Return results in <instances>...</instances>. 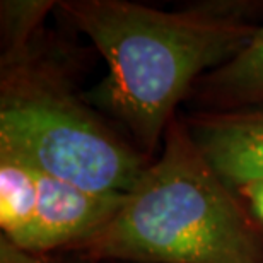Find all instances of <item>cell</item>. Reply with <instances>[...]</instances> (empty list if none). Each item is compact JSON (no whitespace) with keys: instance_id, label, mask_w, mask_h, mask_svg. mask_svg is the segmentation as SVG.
Here are the masks:
<instances>
[{"instance_id":"obj_8","label":"cell","mask_w":263,"mask_h":263,"mask_svg":"<svg viewBox=\"0 0 263 263\" xmlns=\"http://www.w3.org/2000/svg\"><path fill=\"white\" fill-rule=\"evenodd\" d=\"M55 2L45 0H7L0 4L2 24V64L21 60L33 51V40L45 15Z\"/></svg>"},{"instance_id":"obj_10","label":"cell","mask_w":263,"mask_h":263,"mask_svg":"<svg viewBox=\"0 0 263 263\" xmlns=\"http://www.w3.org/2000/svg\"><path fill=\"white\" fill-rule=\"evenodd\" d=\"M45 263H92L77 253H59L50 256Z\"/></svg>"},{"instance_id":"obj_7","label":"cell","mask_w":263,"mask_h":263,"mask_svg":"<svg viewBox=\"0 0 263 263\" xmlns=\"http://www.w3.org/2000/svg\"><path fill=\"white\" fill-rule=\"evenodd\" d=\"M38 207V170L0 149V228L2 238L29 253Z\"/></svg>"},{"instance_id":"obj_6","label":"cell","mask_w":263,"mask_h":263,"mask_svg":"<svg viewBox=\"0 0 263 263\" xmlns=\"http://www.w3.org/2000/svg\"><path fill=\"white\" fill-rule=\"evenodd\" d=\"M192 92L203 111L263 106V23L233 59L198 79Z\"/></svg>"},{"instance_id":"obj_9","label":"cell","mask_w":263,"mask_h":263,"mask_svg":"<svg viewBox=\"0 0 263 263\" xmlns=\"http://www.w3.org/2000/svg\"><path fill=\"white\" fill-rule=\"evenodd\" d=\"M238 195L250 203L253 215L263 222V180L253 181L238 190Z\"/></svg>"},{"instance_id":"obj_2","label":"cell","mask_w":263,"mask_h":263,"mask_svg":"<svg viewBox=\"0 0 263 263\" xmlns=\"http://www.w3.org/2000/svg\"><path fill=\"white\" fill-rule=\"evenodd\" d=\"M92 263H263V239L239 195L202 156L185 120L108 224L73 251Z\"/></svg>"},{"instance_id":"obj_1","label":"cell","mask_w":263,"mask_h":263,"mask_svg":"<svg viewBox=\"0 0 263 263\" xmlns=\"http://www.w3.org/2000/svg\"><path fill=\"white\" fill-rule=\"evenodd\" d=\"M55 9L106 60L108 76L92 92L96 104L151 159L198 79L233 59L258 26L228 5L161 10L123 0H65Z\"/></svg>"},{"instance_id":"obj_5","label":"cell","mask_w":263,"mask_h":263,"mask_svg":"<svg viewBox=\"0 0 263 263\" xmlns=\"http://www.w3.org/2000/svg\"><path fill=\"white\" fill-rule=\"evenodd\" d=\"M193 142L231 190L263 180V106L200 111L185 120Z\"/></svg>"},{"instance_id":"obj_3","label":"cell","mask_w":263,"mask_h":263,"mask_svg":"<svg viewBox=\"0 0 263 263\" xmlns=\"http://www.w3.org/2000/svg\"><path fill=\"white\" fill-rule=\"evenodd\" d=\"M0 149L96 193L127 195L151 157L31 51L2 65Z\"/></svg>"},{"instance_id":"obj_4","label":"cell","mask_w":263,"mask_h":263,"mask_svg":"<svg viewBox=\"0 0 263 263\" xmlns=\"http://www.w3.org/2000/svg\"><path fill=\"white\" fill-rule=\"evenodd\" d=\"M123 195L89 192L38 171V207L29 253H68L108 224Z\"/></svg>"}]
</instances>
